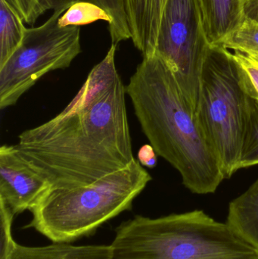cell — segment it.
Returning a JSON list of instances; mask_svg holds the SVG:
<instances>
[{"mask_svg":"<svg viewBox=\"0 0 258 259\" xmlns=\"http://www.w3.org/2000/svg\"><path fill=\"white\" fill-rule=\"evenodd\" d=\"M111 259H258L228 223L201 210L157 219L136 216L116 229Z\"/></svg>","mask_w":258,"mask_h":259,"instance_id":"3","label":"cell"},{"mask_svg":"<svg viewBox=\"0 0 258 259\" xmlns=\"http://www.w3.org/2000/svg\"><path fill=\"white\" fill-rule=\"evenodd\" d=\"M248 102L234 56L222 46L211 45L201 70L195 114L225 179L239 170Z\"/></svg>","mask_w":258,"mask_h":259,"instance_id":"5","label":"cell"},{"mask_svg":"<svg viewBox=\"0 0 258 259\" xmlns=\"http://www.w3.org/2000/svg\"><path fill=\"white\" fill-rule=\"evenodd\" d=\"M55 11L39 27L26 28L16 51L0 67V109L15 106L41 77L68 68L81 53L80 26L61 27Z\"/></svg>","mask_w":258,"mask_h":259,"instance_id":"6","label":"cell"},{"mask_svg":"<svg viewBox=\"0 0 258 259\" xmlns=\"http://www.w3.org/2000/svg\"><path fill=\"white\" fill-rule=\"evenodd\" d=\"M220 46L258 59V24L244 18L239 27Z\"/></svg>","mask_w":258,"mask_h":259,"instance_id":"16","label":"cell"},{"mask_svg":"<svg viewBox=\"0 0 258 259\" xmlns=\"http://www.w3.org/2000/svg\"><path fill=\"white\" fill-rule=\"evenodd\" d=\"M26 27L18 11L7 0H0V67L20 47Z\"/></svg>","mask_w":258,"mask_h":259,"instance_id":"14","label":"cell"},{"mask_svg":"<svg viewBox=\"0 0 258 259\" xmlns=\"http://www.w3.org/2000/svg\"><path fill=\"white\" fill-rule=\"evenodd\" d=\"M227 222L258 251V180L230 202Z\"/></svg>","mask_w":258,"mask_h":259,"instance_id":"12","label":"cell"},{"mask_svg":"<svg viewBox=\"0 0 258 259\" xmlns=\"http://www.w3.org/2000/svg\"><path fill=\"white\" fill-rule=\"evenodd\" d=\"M246 1V0H244V2Z\"/></svg>","mask_w":258,"mask_h":259,"instance_id":"22","label":"cell"},{"mask_svg":"<svg viewBox=\"0 0 258 259\" xmlns=\"http://www.w3.org/2000/svg\"><path fill=\"white\" fill-rule=\"evenodd\" d=\"M258 164V103L248 97L239 169Z\"/></svg>","mask_w":258,"mask_h":259,"instance_id":"15","label":"cell"},{"mask_svg":"<svg viewBox=\"0 0 258 259\" xmlns=\"http://www.w3.org/2000/svg\"><path fill=\"white\" fill-rule=\"evenodd\" d=\"M14 6L26 24L33 25L39 16L45 13V0H7Z\"/></svg>","mask_w":258,"mask_h":259,"instance_id":"19","label":"cell"},{"mask_svg":"<svg viewBox=\"0 0 258 259\" xmlns=\"http://www.w3.org/2000/svg\"><path fill=\"white\" fill-rule=\"evenodd\" d=\"M106 21L110 25L112 20L110 15L99 6L88 2H78L73 4L59 19L61 27L81 26L92 24L95 21Z\"/></svg>","mask_w":258,"mask_h":259,"instance_id":"17","label":"cell"},{"mask_svg":"<svg viewBox=\"0 0 258 259\" xmlns=\"http://www.w3.org/2000/svg\"><path fill=\"white\" fill-rule=\"evenodd\" d=\"M0 259H111L110 246H74L71 243H53L45 246H22L16 242Z\"/></svg>","mask_w":258,"mask_h":259,"instance_id":"11","label":"cell"},{"mask_svg":"<svg viewBox=\"0 0 258 259\" xmlns=\"http://www.w3.org/2000/svg\"><path fill=\"white\" fill-rule=\"evenodd\" d=\"M126 93L142 132L183 185L196 194L215 193L225 179L219 160L166 62L156 53L143 56Z\"/></svg>","mask_w":258,"mask_h":259,"instance_id":"2","label":"cell"},{"mask_svg":"<svg viewBox=\"0 0 258 259\" xmlns=\"http://www.w3.org/2000/svg\"><path fill=\"white\" fill-rule=\"evenodd\" d=\"M168 0H124L133 45L143 56L154 53L162 13Z\"/></svg>","mask_w":258,"mask_h":259,"instance_id":"9","label":"cell"},{"mask_svg":"<svg viewBox=\"0 0 258 259\" xmlns=\"http://www.w3.org/2000/svg\"><path fill=\"white\" fill-rule=\"evenodd\" d=\"M244 18L258 24V0H246L244 2Z\"/></svg>","mask_w":258,"mask_h":259,"instance_id":"21","label":"cell"},{"mask_svg":"<svg viewBox=\"0 0 258 259\" xmlns=\"http://www.w3.org/2000/svg\"><path fill=\"white\" fill-rule=\"evenodd\" d=\"M49 189L48 181L21 156L15 145L0 147V202L14 215L30 211Z\"/></svg>","mask_w":258,"mask_h":259,"instance_id":"8","label":"cell"},{"mask_svg":"<svg viewBox=\"0 0 258 259\" xmlns=\"http://www.w3.org/2000/svg\"><path fill=\"white\" fill-rule=\"evenodd\" d=\"M78 2H88L104 9L112 18L109 25L112 44L118 45L120 42L131 39L124 0H45L44 12L48 10L62 11L65 12L73 4Z\"/></svg>","mask_w":258,"mask_h":259,"instance_id":"13","label":"cell"},{"mask_svg":"<svg viewBox=\"0 0 258 259\" xmlns=\"http://www.w3.org/2000/svg\"><path fill=\"white\" fill-rule=\"evenodd\" d=\"M210 46L199 1L168 0L162 13L154 53L174 72L195 113L201 70Z\"/></svg>","mask_w":258,"mask_h":259,"instance_id":"7","label":"cell"},{"mask_svg":"<svg viewBox=\"0 0 258 259\" xmlns=\"http://www.w3.org/2000/svg\"><path fill=\"white\" fill-rule=\"evenodd\" d=\"M116 44L57 116L18 137L17 149L50 189L88 185L135 160Z\"/></svg>","mask_w":258,"mask_h":259,"instance_id":"1","label":"cell"},{"mask_svg":"<svg viewBox=\"0 0 258 259\" xmlns=\"http://www.w3.org/2000/svg\"><path fill=\"white\" fill-rule=\"evenodd\" d=\"M241 83L247 95L258 103V59L235 52Z\"/></svg>","mask_w":258,"mask_h":259,"instance_id":"18","label":"cell"},{"mask_svg":"<svg viewBox=\"0 0 258 259\" xmlns=\"http://www.w3.org/2000/svg\"><path fill=\"white\" fill-rule=\"evenodd\" d=\"M151 180L145 167L135 159L125 168L92 184L49 189L30 210L33 219L27 227L53 243H72L131 209L134 199Z\"/></svg>","mask_w":258,"mask_h":259,"instance_id":"4","label":"cell"},{"mask_svg":"<svg viewBox=\"0 0 258 259\" xmlns=\"http://www.w3.org/2000/svg\"><path fill=\"white\" fill-rule=\"evenodd\" d=\"M211 45H221L244 19V0H198Z\"/></svg>","mask_w":258,"mask_h":259,"instance_id":"10","label":"cell"},{"mask_svg":"<svg viewBox=\"0 0 258 259\" xmlns=\"http://www.w3.org/2000/svg\"><path fill=\"white\" fill-rule=\"evenodd\" d=\"M138 161L141 165L148 168H154L157 165L158 154L151 144H145L138 152Z\"/></svg>","mask_w":258,"mask_h":259,"instance_id":"20","label":"cell"}]
</instances>
